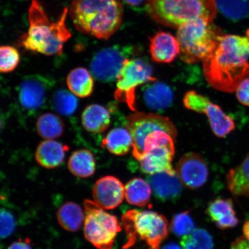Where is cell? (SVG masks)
I'll return each mask as SVG.
<instances>
[{"mask_svg":"<svg viewBox=\"0 0 249 249\" xmlns=\"http://www.w3.org/2000/svg\"><path fill=\"white\" fill-rule=\"evenodd\" d=\"M20 56L18 50L13 46H1L0 48V71L7 73L14 71L18 66Z\"/></svg>","mask_w":249,"mask_h":249,"instance_id":"33","label":"cell"},{"mask_svg":"<svg viewBox=\"0 0 249 249\" xmlns=\"http://www.w3.org/2000/svg\"><path fill=\"white\" fill-rule=\"evenodd\" d=\"M68 167L74 176L88 178L94 174L96 170L94 157L88 149H79L71 155Z\"/></svg>","mask_w":249,"mask_h":249,"instance_id":"26","label":"cell"},{"mask_svg":"<svg viewBox=\"0 0 249 249\" xmlns=\"http://www.w3.org/2000/svg\"><path fill=\"white\" fill-rule=\"evenodd\" d=\"M76 96L67 90L58 89L53 95L52 107L62 116H71L75 113L78 107V100Z\"/></svg>","mask_w":249,"mask_h":249,"instance_id":"30","label":"cell"},{"mask_svg":"<svg viewBox=\"0 0 249 249\" xmlns=\"http://www.w3.org/2000/svg\"><path fill=\"white\" fill-rule=\"evenodd\" d=\"M53 82L39 74L24 77L18 88V102L25 110L33 112L45 105Z\"/></svg>","mask_w":249,"mask_h":249,"instance_id":"13","label":"cell"},{"mask_svg":"<svg viewBox=\"0 0 249 249\" xmlns=\"http://www.w3.org/2000/svg\"><path fill=\"white\" fill-rule=\"evenodd\" d=\"M207 213L213 222L220 229H231L238 225L233 202L230 199L217 198L208 205Z\"/></svg>","mask_w":249,"mask_h":249,"instance_id":"19","label":"cell"},{"mask_svg":"<svg viewBox=\"0 0 249 249\" xmlns=\"http://www.w3.org/2000/svg\"><path fill=\"white\" fill-rule=\"evenodd\" d=\"M114 97L126 104L132 111L136 110V89L143 84L157 81L149 62L142 58L128 59L124 62L117 77Z\"/></svg>","mask_w":249,"mask_h":249,"instance_id":"9","label":"cell"},{"mask_svg":"<svg viewBox=\"0 0 249 249\" xmlns=\"http://www.w3.org/2000/svg\"><path fill=\"white\" fill-rule=\"evenodd\" d=\"M126 128L133 139V155L139 160L144 154V142L149 135L163 131L176 140L177 130L167 117L153 113H135L127 117Z\"/></svg>","mask_w":249,"mask_h":249,"instance_id":"10","label":"cell"},{"mask_svg":"<svg viewBox=\"0 0 249 249\" xmlns=\"http://www.w3.org/2000/svg\"><path fill=\"white\" fill-rule=\"evenodd\" d=\"M249 30L247 36L223 35L214 52L203 61L205 79L213 88L235 92L249 78Z\"/></svg>","mask_w":249,"mask_h":249,"instance_id":"1","label":"cell"},{"mask_svg":"<svg viewBox=\"0 0 249 249\" xmlns=\"http://www.w3.org/2000/svg\"><path fill=\"white\" fill-rule=\"evenodd\" d=\"M151 187L145 180L136 178L130 180L124 186V197L129 204L140 207L150 204Z\"/></svg>","mask_w":249,"mask_h":249,"instance_id":"27","label":"cell"},{"mask_svg":"<svg viewBox=\"0 0 249 249\" xmlns=\"http://www.w3.org/2000/svg\"><path fill=\"white\" fill-rule=\"evenodd\" d=\"M149 52L154 61L170 63L180 54L178 40L171 34L160 31L150 38Z\"/></svg>","mask_w":249,"mask_h":249,"instance_id":"16","label":"cell"},{"mask_svg":"<svg viewBox=\"0 0 249 249\" xmlns=\"http://www.w3.org/2000/svg\"><path fill=\"white\" fill-rule=\"evenodd\" d=\"M57 218L59 224L64 230L76 232L80 229L85 222V213L79 205L67 202L58 210Z\"/></svg>","mask_w":249,"mask_h":249,"instance_id":"25","label":"cell"},{"mask_svg":"<svg viewBox=\"0 0 249 249\" xmlns=\"http://www.w3.org/2000/svg\"><path fill=\"white\" fill-rule=\"evenodd\" d=\"M243 232H244L245 238L249 241V220L244 224L243 227Z\"/></svg>","mask_w":249,"mask_h":249,"instance_id":"39","label":"cell"},{"mask_svg":"<svg viewBox=\"0 0 249 249\" xmlns=\"http://www.w3.org/2000/svg\"><path fill=\"white\" fill-rule=\"evenodd\" d=\"M133 46L114 45L102 49L93 56L90 63V72L103 83L114 82L120 73L124 62L135 54Z\"/></svg>","mask_w":249,"mask_h":249,"instance_id":"11","label":"cell"},{"mask_svg":"<svg viewBox=\"0 0 249 249\" xmlns=\"http://www.w3.org/2000/svg\"><path fill=\"white\" fill-rule=\"evenodd\" d=\"M216 7L227 18L238 21L249 17V0H216Z\"/></svg>","mask_w":249,"mask_h":249,"instance_id":"29","label":"cell"},{"mask_svg":"<svg viewBox=\"0 0 249 249\" xmlns=\"http://www.w3.org/2000/svg\"><path fill=\"white\" fill-rule=\"evenodd\" d=\"M147 182L156 197L162 201L176 200L181 194L182 183L177 174L160 173L149 176Z\"/></svg>","mask_w":249,"mask_h":249,"instance_id":"17","label":"cell"},{"mask_svg":"<svg viewBox=\"0 0 249 249\" xmlns=\"http://www.w3.org/2000/svg\"><path fill=\"white\" fill-rule=\"evenodd\" d=\"M93 201L105 210H113L122 203L124 186L116 177L107 176L99 179L92 190Z\"/></svg>","mask_w":249,"mask_h":249,"instance_id":"15","label":"cell"},{"mask_svg":"<svg viewBox=\"0 0 249 249\" xmlns=\"http://www.w3.org/2000/svg\"><path fill=\"white\" fill-rule=\"evenodd\" d=\"M84 128L92 133L104 132L110 126L111 117L107 109L98 104L86 107L82 114Z\"/></svg>","mask_w":249,"mask_h":249,"instance_id":"21","label":"cell"},{"mask_svg":"<svg viewBox=\"0 0 249 249\" xmlns=\"http://www.w3.org/2000/svg\"><path fill=\"white\" fill-rule=\"evenodd\" d=\"M174 141L169 134L160 130L149 135L144 142V154L139 160L142 172L149 176L163 172L175 175L172 164Z\"/></svg>","mask_w":249,"mask_h":249,"instance_id":"8","label":"cell"},{"mask_svg":"<svg viewBox=\"0 0 249 249\" xmlns=\"http://www.w3.org/2000/svg\"><path fill=\"white\" fill-rule=\"evenodd\" d=\"M176 173L182 185L190 189L201 188L209 176L207 163L201 155L194 152H189L180 158Z\"/></svg>","mask_w":249,"mask_h":249,"instance_id":"14","label":"cell"},{"mask_svg":"<svg viewBox=\"0 0 249 249\" xmlns=\"http://www.w3.org/2000/svg\"><path fill=\"white\" fill-rule=\"evenodd\" d=\"M84 233L87 241L98 249H112L121 226L117 218L99 207L94 201H84Z\"/></svg>","mask_w":249,"mask_h":249,"instance_id":"7","label":"cell"},{"mask_svg":"<svg viewBox=\"0 0 249 249\" xmlns=\"http://www.w3.org/2000/svg\"><path fill=\"white\" fill-rule=\"evenodd\" d=\"M69 147L53 140H46L40 143L36 152V160L40 166L51 169L61 165Z\"/></svg>","mask_w":249,"mask_h":249,"instance_id":"18","label":"cell"},{"mask_svg":"<svg viewBox=\"0 0 249 249\" xmlns=\"http://www.w3.org/2000/svg\"><path fill=\"white\" fill-rule=\"evenodd\" d=\"M70 12L78 31L98 39H108L123 21L121 0H73Z\"/></svg>","mask_w":249,"mask_h":249,"instance_id":"3","label":"cell"},{"mask_svg":"<svg viewBox=\"0 0 249 249\" xmlns=\"http://www.w3.org/2000/svg\"><path fill=\"white\" fill-rule=\"evenodd\" d=\"M162 249H183V248L176 243H170V244L164 246Z\"/></svg>","mask_w":249,"mask_h":249,"instance_id":"40","label":"cell"},{"mask_svg":"<svg viewBox=\"0 0 249 249\" xmlns=\"http://www.w3.org/2000/svg\"><path fill=\"white\" fill-rule=\"evenodd\" d=\"M7 249H33L27 242L17 241L11 244Z\"/></svg>","mask_w":249,"mask_h":249,"instance_id":"37","label":"cell"},{"mask_svg":"<svg viewBox=\"0 0 249 249\" xmlns=\"http://www.w3.org/2000/svg\"><path fill=\"white\" fill-rule=\"evenodd\" d=\"M195 227L194 221L188 211L175 214L171 223V231L182 238L194 231Z\"/></svg>","mask_w":249,"mask_h":249,"instance_id":"32","label":"cell"},{"mask_svg":"<svg viewBox=\"0 0 249 249\" xmlns=\"http://www.w3.org/2000/svg\"><path fill=\"white\" fill-rule=\"evenodd\" d=\"M142 93L145 104L152 110H164L173 102L172 89L164 83L151 82L144 87Z\"/></svg>","mask_w":249,"mask_h":249,"instance_id":"20","label":"cell"},{"mask_svg":"<svg viewBox=\"0 0 249 249\" xmlns=\"http://www.w3.org/2000/svg\"><path fill=\"white\" fill-rule=\"evenodd\" d=\"M67 84L71 93L82 98L91 96L94 87L91 73L82 67L75 68L70 71L67 78Z\"/></svg>","mask_w":249,"mask_h":249,"instance_id":"23","label":"cell"},{"mask_svg":"<svg viewBox=\"0 0 249 249\" xmlns=\"http://www.w3.org/2000/svg\"><path fill=\"white\" fill-rule=\"evenodd\" d=\"M68 8L62 11L57 21H50L38 0H33L29 9L30 27L21 37L20 45L28 51L46 55H60L64 45L71 35L67 26Z\"/></svg>","mask_w":249,"mask_h":249,"instance_id":"2","label":"cell"},{"mask_svg":"<svg viewBox=\"0 0 249 249\" xmlns=\"http://www.w3.org/2000/svg\"><path fill=\"white\" fill-rule=\"evenodd\" d=\"M223 36L222 30L213 22L197 20L183 25L177 36L180 58L190 64L203 62L216 49Z\"/></svg>","mask_w":249,"mask_h":249,"instance_id":"5","label":"cell"},{"mask_svg":"<svg viewBox=\"0 0 249 249\" xmlns=\"http://www.w3.org/2000/svg\"><path fill=\"white\" fill-rule=\"evenodd\" d=\"M16 227V220L10 211L2 208L0 215V235L1 239L9 237L14 232Z\"/></svg>","mask_w":249,"mask_h":249,"instance_id":"34","label":"cell"},{"mask_svg":"<svg viewBox=\"0 0 249 249\" xmlns=\"http://www.w3.org/2000/svg\"><path fill=\"white\" fill-rule=\"evenodd\" d=\"M151 249L150 248V249Z\"/></svg>","mask_w":249,"mask_h":249,"instance_id":"41","label":"cell"},{"mask_svg":"<svg viewBox=\"0 0 249 249\" xmlns=\"http://www.w3.org/2000/svg\"><path fill=\"white\" fill-rule=\"evenodd\" d=\"M122 223L126 235L124 249L132 247L139 239L147 243L151 249H160L169 233L166 218L155 211L129 210L124 214Z\"/></svg>","mask_w":249,"mask_h":249,"instance_id":"6","label":"cell"},{"mask_svg":"<svg viewBox=\"0 0 249 249\" xmlns=\"http://www.w3.org/2000/svg\"><path fill=\"white\" fill-rule=\"evenodd\" d=\"M146 7L157 22L178 29L197 20L212 23L217 12L216 0H147Z\"/></svg>","mask_w":249,"mask_h":249,"instance_id":"4","label":"cell"},{"mask_svg":"<svg viewBox=\"0 0 249 249\" xmlns=\"http://www.w3.org/2000/svg\"><path fill=\"white\" fill-rule=\"evenodd\" d=\"M126 4L132 6V7H138L142 4L144 0H124Z\"/></svg>","mask_w":249,"mask_h":249,"instance_id":"38","label":"cell"},{"mask_svg":"<svg viewBox=\"0 0 249 249\" xmlns=\"http://www.w3.org/2000/svg\"><path fill=\"white\" fill-rule=\"evenodd\" d=\"M183 102L189 110L206 115L213 132L219 138H224L235 129V124L231 117L219 106L194 90L186 93Z\"/></svg>","mask_w":249,"mask_h":249,"instance_id":"12","label":"cell"},{"mask_svg":"<svg viewBox=\"0 0 249 249\" xmlns=\"http://www.w3.org/2000/svg\"><path fill=\"white\" fill-rule=\"evenodd\" d=\"M227 185L235 197H249V153L226 176Z\"/></svg>","mask_w":249,"mask_h":249,"instance_id":"22","label":"cell"},{"mask_svg":"<svg viewBox=\"0 0 249 249\" xmlns=\"http://www.w3.org/2000/svg\"><path fill=\"white\" fill-rule=\"evenodd\" d=\"M235 92L239 102L246 107H249V78L242 81Z\"/></svg>","mask_w":249,"mask_h":249,"instance_id":"35","label":"cell"},{"mask_svg":"<svg viewBox=\"0 0 249 249\" xmlns=\"http://www.w3.org/2000/svg\"><path fill=\"white\" fill-rule=\"evenodd\" d=\"M183 249H213V241L209 232L202 229H197L190 234L182 238Z\"/></svg>","mask_w":249,"mask_h":249,"instance_id":"31","label":"cell"},{"mask_svg":"<svg viewBox=\"0 0 249 249\" xmlns=\"http://www.w3.org/2000/svg\"><path fill=\"white\" fill-rule=\"evenodd\" d=\"M231 249H249V241L244 236H241L232 243Z\"/></svg>","mask_w":249,"mask_h":249,"instance_id":"36","label":"cell"},{"mask_svg":"<svg viewBox=\"0 0 249 249\" xmlns=\"http://www.w3.org/2000/svg\"><path fill=\"white\" fill-rule=\"evenodd\" d=\"M102 147L107 148L110 153L114 155H126L133 148L131 134L127 128H114L103 140Z\"/></svg>","mask_w":249,"mask_h":249,"instance_id":"24","label":"cell"},{"mask_svg":"<svg viewBox=\"0 0 249 249\" xmlns=\"http://www.w3.org/2000/svg\"><path fill=\"white\" fill-rule=\"evenodd\" d=\"M36 131L42 138L53 140L63 134L64 124L60 117L47 113L38 117L36 123Z\"/></svg>","mask_w":249,"mask_h":249,"instance_id":"28","label":"cell"}]
</instances>
